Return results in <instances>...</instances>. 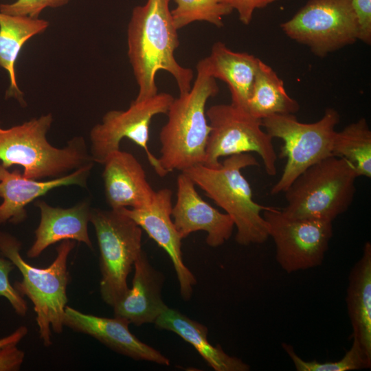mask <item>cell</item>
I'll return each mask as SVG.
<instances>
[{
	"instance_id": "6da1fadb",
	"label": "cell",
	"mask_w": 371,
	"mask_h": 371,
	"mask_svg": "<svg viewBox=\"0 0 371 371\" xmlns=\"http://www.w3.org/2000/svg\"><path fill=\"white\" fill-rule=\"evenodd\" d=\"M171 1L146 0L132 10L127 44L128 59L139 87L136 100L158 93L155 76L161 70L173 76L179 94L191 89L193 71L182 67L175 56L179 41L170 10Z\"/></svg>"
},
{
	"instance_id": "7a4b0ae2",
	"label": "cell",
	"mask_w": 371,
	"mask_h": 371,
	"mask_svg": "<svg viewBox=\"0 0 371 371\" xmlns=\"http://www.w3.org/2000/svg\"><path fill=\"white\" fill-rule=\"evenodd\" d=\"M196 78L190 91L173 99L167 122L159 133V165L166 175L203 164L211 127L206 117L209 98L219 91L216 79L199 61Z\"/></svg>"
},
{
	"instance_id": "3957f363",
	"label": "cell",
	"mask_w": 371,
	"mask_h": 371,
	"mask_svg": "<svg viewBox=\"0 0 371 371\" xmlns=\"http://www.w3.org/2000/svg\"><path fill=\"white\" fill-rule=\"evenodd\" d=\"M255 166L258 163L251 154L240 153L227 157L216 168L198 164L181 172L231 217L237 229L235 240L244 246L264 243L269 237L262 212L270 207L254 200L250 184L241 172Z\"/></svg>"
},
{
	"instance_id": "277c9868",
	"label": "cell",
	"mask_w": 371,
	"mask_h": 371,
	"mask_svg": "<svg viewBox=\"0 0 371 371\" xmlns=\"http://www.w3.org/2000/svg\"><path fill=\"white\" fill-rule=\"evenodd\" d=\"M53 122L51 113L9 128L0 126V161L6 168L23 167V176L39 180L58 178L93 164L82 137H75L64 148L52 146L47 133Z\"/></svg>"
},
{
	"instance_id": "5b68a950",
	"label": "cell",
	"mask_w": 371,
	"mask_h": 371,
	"mask_svg": "<svg viewBox=\"0 0 371 371\" xmlns=\"http://www.w3.org/2000/svg\"><path fill=\"white\" fill-rule=\"evenodd\" d=\"M74 247L72 240L61 241L51 265L46 268H37L22 258L21 243L11 234L0 231V254L11 260L22 274L21 281H16L13 286L32 302L39 337L45 347L52 344V330L57 334L63 330L64 313L68 302L67 260Z\"/></svg>"
},
{
	"instance_id": "8992f818",
	"label": "cell",
	"mask_w": 371,
	"mask_h": 371,
	"mask_svg": "<svg viewBox=\"0 0 371 371\" xmlns=\"http://www.w3.org/2000/svg\"><path fill=\"white\" fill-rule=\"evenodd\" d=\"M357 175L344 158L331 155L302 172L284 192L281 210L293 219L332 222L352 203Z\"/></svg>"
},
{
	"instance_id": "52a82bcc",
	"label": "cell",
	"mask_w": 371,
	"mask_h": 371,
	"mask_svg": "<svg viewBox=\"0 0 371 371\" xmlns=\"http://www.w3.org/2000/svg\"><path fill=\"white\" fill-rule=\"evenodd\" d=\"M92 223L100 250V292L111 306L128 290L127 277L143 250L142 229L120 210L91 208Z\"/></svg>"
},
{
	"instance_id": "ba28073f",
	"label": "cell",
	"mask_w": 371,
	"mask_h": 371,
	"mask_svg": "<svg viewBox=\"0 0 371 371\" xmlns=\"http://www.w3.org/2000/svg\"><path fill=\"white\" fill-rule=\"evenodd\" d=\"M336 110L328 108L314 123L299 122L294 114H277L262 120L272 137L281 139L280 157L286 159L283 172L271 189V194L284 192L305 170L332 155L335 126L339 122Z\"/></svg>"
},
{
	"instance_id": "9c48e42d",
	"label": "cell",
	"mask_w": 371,
	"mask_h": 371,
	"mask_svg": "<svg viewBox=\"0 0 371 371\" xmlns=\"http://www.w3.org/2000/svg\"><path fill=\"white\" fill-rule=\"evenodd\" d=\"M211 131L203 165L216 168L219 159L240 153H257L269 176L277 174V155L273 138L262 130V120L230 104L211 106L206 111Z\"/></svg>"
},
{
	"instance_id": "30bf717a",
	"label": "cell",
	"mask_w": 371,
	"mask_h": 371,
	"mask_svg": "<svg viewBox=\"0 0 371 371\" xmlns=\"http://www.w3.org/2000/svg\"><path fill=\"white\" fill-rule=\"evenodd\" d=\"M280 27L319 57L354 43L359 37L350 0H308Z\"/></svg>"
},
{
	"instance_id": "8fae6325",
	"label": "cell",
	"mask_w": 371,
	"mask_h": 371,
	"mask_svg": "<svg viewBox=\"0 0 371 371\" xmlns=\"http://www.w3.org/2000/svg\"><path fill=\"white\" fill-rule=\"evenodd\" d=\"M173 99L171 94L161 92L144 100H134L124 111L106 112L102 122L90 131V155L93 161L103 164L111 153L120 150L122 139L128 138L144 149L156 173L159 177L166 176L158 158L148 148L149 128L153 117L166 114Z\"/></svg>"
},
{
	"instance_id": "7c38bea8",
	"label": "cell",
	"mask_w": 371,
	"mask_h": 371,
	"mask_svg": "<svg viewBox=\"0 0 371 371\" xmlns=\"http://www.w3.org/2000/svg\"><path fill=\"white\" fill-rule=\"evenodd\" d=\"M269 236L276 245V259L288 273L321 265L333 236L332 222L293 219L276 207L262 212Z\"/></svg>"
},
{
	"instance_id": "4fadbf2b",
	"label": "cell",
	"mask_w": 371,
	"mask_h": 371,
	"mask_svg": "<svg viewBox=\"0 0 371 371\" xmlns=\"http://www.w3.org/2000/svg\"><path fill=\"white\" fill-rule=\"evenodd\" d=\"M172 196L170 189L162 188L155 191L152 201L143 207L117 210L132 218L168 254L176 272L181 297L188 301L192 297L196 280L183 261L182 239L172 218Z\"/></svg>"
},
{
	"instance_id": "5bb4252c",
	"label": "cell",
	"mask_w": 371,
	"mask_h": 371,
	"mask_svg": "<svg viewBox=\"0 0 371 371\" xmlns=\"http://www.w3.org/2000/svg\"><path fill=\"white\" fill-rule=\"evenodd\" d=\"M177 200L172 209V218L181 239L191 233L204 231L206 243L212 247L224 244L232 236L234 223L204 201L197 192L194 183L181 172L177 179Z\"/></svg>"
},
{
	"instance_id": "9a60e30c",
	"label": "cell",
	"mask_w": 371,
	"mask_h": 371,
	"mask_svg": "<svg viewBox=\"0 0 371 371\" xmlns=\"http://www.w3.org/2000/svg\"><path fill=\"white\" fill-rule=\"evenodd\" d=\"M130 322L122 317H103L82 313L66 306L63 325L89 335L112 350L132 358L164 366L170 360L159 351L137 339L128 328Z\"/></svg>"
},
{
	"instance_id": "2e32d148",
	"label": "cell",
	"mask_w": 371,
	"mask_h": 371,
	"mask_svg": "<svg viewBox=\"0 0 371 371\" xmlns=\"http://www.w3.org/2000/svg\"><path fill=\"white\" fill-rule=\"evenodd\" d=\"M93 164L82 166L65 176L49 181L25 178L16 170L10 172L0 164V225L6 222L17 225L27 218L25 207L51 190L76 185L85 188Z\"/></svg>"
},
{
	"instance_id": "e0dca14e",
	"label": "cell",
	"mask_w": 371,
	"mask_h": 371,
	"mask_svg": "<svg viewBox=\"0 0 371 371\" xmlns=\"http://www.w3.org/2000/svg\"><path fill=\"white\" fill-rule=\"evenodd\" d=\"M102 165L105 198L111 209L141 208L152 201L155 191L133 155L120 149L111 153Z\"/></svg>"
},
{
	"instance_id": "ac0fdd59",
	"label": "cell",
	"mask_w": 371,
	"mask_h": 371,
	"mask_svg": "<svg viewBox=\"0 0 371 371\" xmlns=\"http://www.w3.org/2000/svg\"><path fill=\"white\" fill-rule=\"evenodd\" d=\"M133 267L132 287L113 306L114 317L124 318L137 326L155 323L168 308L161 296L164 276L151 265L144 250Z\"/></svg>"
},
{
	"instance_id": "d6986e66",
	"label": "cell",
	"mask_w": 371,
	"mask_h": 371,
	"mask_svg": "<svg viewBox=\"0 0 371 371\" xmlns=\"http://www.w3.org/2000/svg\"><path fill=\"white\" fill-rule=\"evenodd\" d=\"M35 205L41 218L34 232V240L27 251L28 258H38L50 245L65 240H76L93 249L88 233L91 210L89 201L67 208L53 207L45 201H38Z\"/></svg>"
},
{
	"instance_id": "ffe728a7",
	"label": "cell",
	"mask_w": 371,
	"mask_h": 371,
	"mask_svg": "<svg viewBox=\"0 0 371 371\" xmlns=\"http://www.w3.org/2000/svg\"><path fill=\"white\" fill-rule=\"evenodd\" d=\"M259 60L252 54L234 52L225 43L217 41L210 56L199 62L211 76L227 85L231 104L246 111Z\"/></svg>"
},
{
	"instance_id": "44dd1931",
	"label": "cell",
	"mask_w": 371,
	"mask_h": 371,
	"mask_svg": "<svg viewBox=\"0 0 371 371\" xmlns=\"http://www.w3.org/2000/svg\"><path fill=\"white\" fill-rule=\"evenodd\" d=\"M346 306L356 339L371 360V243L367 241L361 258L352 267L346 290Z\"/></svg>"
},
{
	"instance_id": "7402d4cb",
	"label": "cell",
	"mask_w": 371,
	"mask_h": 371,
	"mask_svg": "<svg viewBox=\"0 0 371 371\" xmlns=\"http://www.w3.org/2000/svg\"><path fill=\"white\" fill-rule=\"evenodd\" d=\"M157 328L172 331L190 344L215 371H249V366L227 355L221 346L207 339V328L179 311L168 307L155 320Z\"/></svg>"
},
{
	"instance_id": "603a6c76",
	"label": "cell",
	"mask_w": 371,
	"mask_h": 371,
	"mask_svg": "<svg viewBox=\"0 0 371 371\" xmlns=\"http://www.w3.org/2000/svg\"><path fill=\"white\" fill-rule=\"evenodd\" d=\"M49 25L45 19L0 12V67L7 71L10 80L5 96L16 98L23 105L25 102L16 82V61L27 41L44 32Z\"/></svg>"
},
{
	"instance_id": "cb8c5ba5",
	"label": "cell",
	"mask_w": 371,
	"mask_h": 371,
	"mask_svg": "<svg viewBox=\"0 0 371 371\" xmlns=\"http://www.w3.org/2000/svg\"><path fill=\"white\" fill-rule=\"evenodd\" d=\"M298 102L286 93L283 81L276 72L260 59L246 111L262 120L277 114H294Z\"/></svg>"
},
{
	"instance_id": "d4e9b609",
	"label": "cell",
	"mask_w": 371,
	"mask_h": 371,
	"mask_svg": "<svg viewBox=\"0 0 371 371\" xmlns=\"http://www.w3.org/2000/svg\"><path fill=\"white\" fill-rule=\"evenodd\" d=\"M332 155L344 158L354 167L357 177H371V131L365 118L336 131Z\"/></svg>"
},
{
	"instance_id": "484cf974",
	"label": "cell",
	"mask_w": 371,
	"mask_h": 371,
	"mask_svg": "<svg viewBox=\"0 0 371 371\" xmlns=\"http://www.w3.org/2000/svg\"><path fill=\"white\" fill-rule=\"evenodd\" d=\"M177 6L171 10L175 27L179 30L196 21L223 26V18L233 10L224 0H172Z\"/></svg>"
},
{
	"instance_id": "4316f807",
	"label": "cell",
	"mask_w": 371,
	"mask_h": 371,
	"mask_svg": "<svg viewBox=\"0 0 371 371\" xmlns=\"http://www.w3.org/2000/svg\"><path fill=\"white\" fill-rule=\"evenodd\" d=\"M282 346L297 371H349L371 368V360L355 339H352L350 348L340 360L324 363L315 360L306 361L296 354L291 345L282 343Z\"/></svg>"
},
{
	"instance_id": "83f0119b",
	"label": "cell",
	"mask_w": 371,
	"mask_h": 371,
	"mask_svg": "<svg viewBox=\"0 0 371 371\" xmlns=\"http://www.w3.org/2000/svg\"><path fill=\"white\" fill-rule=\"evenodd\" d=\"M71 0H16L0 4V12L12 15L38 18L46 8H58L67 5Z\"/></svg>"
},
{
	"instance_id": "f1b7e54d",
	"label": "cell",
	"mask_w": 371,
	"mask_h": 371,
	"mask_svg": "<svg viewBox=\"0 0 371 371\" xmlns=\"http://www.w3.org/2000/svg\"><path fill=\"white\" fill-rule=\"evenodd\" d=\"M14 268L11 260L0 256V297H5L15 313L23 317L27 313V304L23 296L11 284L9 279L10 273Z\"/></svg>"
},
{
	"instance_id": "f546056e",
	"label": "cell",
	"mask_w": 371,
	"mask_h": 371,
	"mask_svg": "<svg viewBox=\"0 0 371 371\" xmlns=\"http://www.w3.org/2000/svg\"><path fill=\"white\" fill-rule=\"evenodd\" d=\"M357 25L358 40L370 45L371 43V0H350Z\"/></svg>"
},
{
	"instance_id": "4dcf8cb0",
	"label": "cell",
	"mask_w": 371,
	"mask_h": 371,
	"mask_svg": "<svg viewBox=\"0 0 371 371\" xmlns=\"http://www.w3.org/2000/svg\"><path fill=\"white\" fill-rule=\"evenodd\" d=\"M232 10L238 14L239 20L245 25H249L256 9L263 8L280 0H224Z\"/></svg>"
},
{
	"instance_id": "1f68e13d",
	"label": "cell",
	"mask_w": 371,
	"mask_h": 371,
	"mask_svg": "<svg viewBox=\"0 0 371 371\" xmlns=\"http://www.w3.org/2000/svg\"><path fill=\"white\" fill-rule=\"evenodd\" d=\"M25 352L16 346H9L0 350V371L19 370L24 361Z\"/></svg>"
},
{
	"instance_id": "d6a6232c",
	"label": "cell",
	"mask_w": 371,
	"mask_h": 371,
	"mask_svg": "<svg viewBox=\"0 0 371 371\" xmlns=\"http://www.w3.org/2000/svg\"><path fill=\"white\" fill-rule=\"evenodd\" d=\"M27 331L26 326H21L10 335L1 338L0 350L9 346H16L26 336Z\"/></svg>"
}]
</instances>
